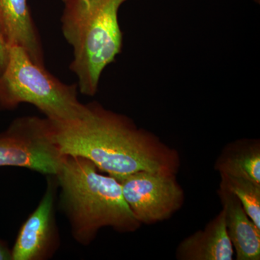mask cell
<instances>
[{
    "label": "cell",
    "instance_id": "obj_1",
    "mask_svg": "<svg viewBox=\"0 0 260 260\" xmlns=\"http://www.w3.org/2000/svg\"><path fill=\"white\" fill-rule=\"evenodd\" d=\"M88 107V114L81 119H50L61 153L88 159L99 172L116 179L143 171L177 174L180 162L174 149L138 127L127 116L97 102Z\"/></svg>",
    "mask_w": 260,
    "mask_h": 260
},
{
    "label": "cell",
    "instance_id": "obj_2",
    "mask_svg": "<svg viewBox=\"0 0 260 260\" xmlns=\"http://www.w3.org/2000/svg\"><path fill=\"white\" fill-rule=\"evenodd\" d=\"M55 177L60 188L59 205L72 235L82 245H89L102 228L129 233L141 225L124 199L120 182L101 174L88 159L67 156Z\"/></svg>",
    "mask_w": 260,
    "mask_h": 260
},
{
    "label": "cell",
    "instance_id": "obj_3",
    "mask_svg": "<svg viewBox=\"0 0 260 260\" xmlns=\"http://www.w3.org/2000/svg\"><path fill=\"white\" fill-rule=\"evenodd\" d=\"M128 0H62L61 31L73 47L70 70L79 91L94 96L104 69L122 49L119 10Z\"/></svg>",
    "mask_w": 260,
    "mask_h": 260
},
{
    "label": "cell",
    "instance_id": "obj_4",
    "mask_svg": "<svg viewBox=\"0 0 260 260\" xmlns=\"http://www.w3.org/2000/svg\"><path fill=\"white\" fill-rule=\"evenodd\" d=\"M77 84L68 85L36 64L23 48L11 46L9 59L0 74V110H12L26 103L53 121L81 119L88 104L80 103Z\"/></svg>",
    "mask_w": 260,
    "mask_h": 260
},
{
    "label": "cell",
    "instance_id": "obj_5",
    "mask_svg": "<svg viewBox=\"0 0 260 260\" xmlns=\"http://www.w3.org/2000/svg\"><path fill=\"white\" fill-rule=\"evenodd\" d=\"M66 158L47 117L17 118L0 134V167L25 168L55 177Z\"/></svg>",
    "mask_w": 260,
    "mask_h": 260
},
{
    "label": "cell",
    "instance_id": "obj_6",
    "mask_svg": "<svg viewBox=\"0 0 260 260\" xmlns=\"http://www.w3.org/2000/svg\"><path fill=\"white\" fill-rule=\"evenodd\" d=\"M177 174L138 172L117 179L135 218L150 225L170 218L184 204Z\"/></svg>",
    "mask_w": 260,
    "mask_h": 260
},
{
    "label": "cell",
    "instance_id": "obj_7",
    "mask_svg": "<svg viewBox=\"0 0 260 260\" xmlns=\"http://www.w3.org/2000/svg\"><path fill=\"white\" fill-rule=\"evenodd\" d=\"M57 188L56 177L49 176L40 203L19 231L12 249L13 260L48 259L59 249L60 238L55 215Z\"/></svg>",
    "mask_w": 260,
    "mask_h": 260
},
{
    "label": "cell",
    "instance_id": "obj_8",
    "mask_svg": "<svg viewBox=\"0 0 260 260\" xmlns=\"http://www.w3.org/2000/svg\"><path fill=\"white\" fill-rule=\"evenodd\" d=\"M0 24L10 47L23 48L36 64L45 67L42 40L28 0H0Z\"/></svg>",
    "mask_w": 260,
    "mask_h": 260
},
{
    "label": "cell",
    "instance_id": "obj_9",
    "mask_svg": "<svg viewBox=\"0 0 260 260\" xmlns=\"http://www.w3.org/2000/svg\"><path fill=\"white\" fill-rule=\"evenodd\" d=\"M225 227L237 260H259L260 229L248 216L235 194L220 184L218 191Z\"/></svg>",
    "mask_w": 260,
    "mask_h": 260
},
{
    "label": "cell",
    "instance_id": "obj_10",
    "mask_svg": "<svg viewBox=\"0 0 260 260\" xmlns=\"http://www.w3.org/2000/svg\"><path fill=\"white\" fill-rule=\"evenodd\" d=\"M234 250L222 209L203 230L181 241L176 250L179 260H232Z\"/></svg>",
    "mask_w": 260,
    "mask_h": 260
},
{
    "label": "cell",
    "instance_id": "obj_11",
    "mask_svg": "<svg viewBox=\"0 0 260 260\" xmlns=\"http://www.w3.org/2000/svg\"><path fill=\"white\" fill-rule=\"evenodd\" d=\"M222 174L242 177L260 184V142L243 139L232 142L223 148L215 164Z\"/></svg>",
    "mask_w": 260,
    "mask_h": 260
},
{
    "label": "cell",
    "instance_id": "obj_12",
    "mask_svg": "<svg viewBox=\"0 0 260 260\" xmlns=\"http://www.w3.org/2000/svg\"><path fill=\"white\" fill-rule=\"evenodd\" d=\"M220 175V184L236 195L248 216L260 229V184L244 178Z\"/></svg>",
    "mask_w": 260,
    "mask_h": 260
},
{
    "label": "cell",
    "instance_id": "obj_13",
    "mask_svg": "<svg viewBox=\"0 0 260 260\" xmlns=\"http://www.w3.org/2000/svg\"><path fill=\"white\" fill-rule=\"evenodd\" d=\"M10 46L0 24V74L3 73L9 59Z\"/></svg>",
    "mask_w": 260,
    "mask_h": 260
},
{
    "label": "cell",
    "instance_id": "obj_14",
    "mask_svg": "<svg viewBox=\"0 0 260 260\" xmlns=\"http://www.w3.org/2000/svg\"><path fill=\"white\" fill-rule=\"evenodd\" d=\"M0 260H13V254L6 243L0 239Z\"/></svg>",
    "mask_w": 260,
    "mask_h": 260
},
{
    "label": "cell",
    "instance_id": "obj_15",
    "mask_svg": "<svg viewBox=\"0 0 260 260\" xmlns=\"http://www.w3.org/2000/svg\"><path fill=\"white\" fill-rule=\"evenodd\" d=\"M255 1L256 2V3H259V0H255Z\"/></svg>",
    "mask_w": 260,
    "mask_h": 260
}]
</instances>
